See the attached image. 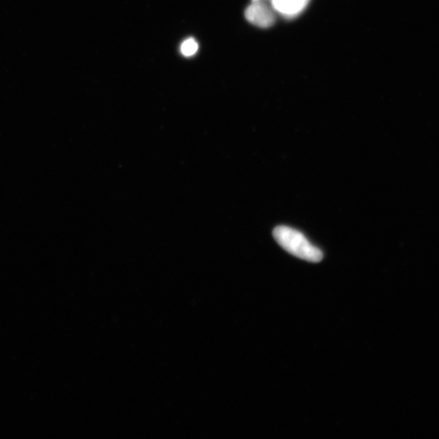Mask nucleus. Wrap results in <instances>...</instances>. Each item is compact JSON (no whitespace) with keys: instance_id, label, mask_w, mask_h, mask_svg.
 <instances>
[{"instance_id":"f257e3e1","label":"nucleus","mask_w":439,"mask_h":439,"mask_svg":"<svg viewBox=\"0 0 439 439\" xmlns=\"http://www.w3.org/2000/svg\"><path fill=\"white\" fill-rule=\"evenodd\" d=\"M273 237L287 252L309 262L317 263L323 259V253L307 240L300 231L288 226H277L273 229Z\"/></svg>"},{"instance_id":"f03ea898","label":"nucleus","mask_w":439,"mask_h":439,"mask_svg":"<svg viewBox=\"0 0 439 439\" xmlns=\"http://www.w3.org/2000/svg\"><path fill=\"white\" fill-rule=\"evenodd\" d=\"M245 17L249 22L258 27L268 28L275 23L276 17L272 10L265 3L254 1L246 10Z\"/></svg>"},{"instance_id":"7ed1b4c3","label":"nucleus","mask_w":439,"mask_h":439,"mask_svg":"<svg viewBox=\"0 0 439 439\" xmlns=\"http://www.w3.org/2000/svg\"><path fill=\"white\" fill-rule=\"evenodd\" d=\"M309 0H272V7L277 12L292 17L305 9Z\"/></svg>"},{"instance_id":"20e7f679","label":"nucleus","mask_w":439,"mask_h":439,"mask_svg":"<svg viewBox=\"0 0 439 439\" xmlns=\"http://www.w3.org/2000/svg\"><path fill=\"white\" fill-rule=\"evenodd\" d=\"M198 43L194 38H188L180 46V52L185 56H192L198 51Z\"/></svg>"}]
</instances>
